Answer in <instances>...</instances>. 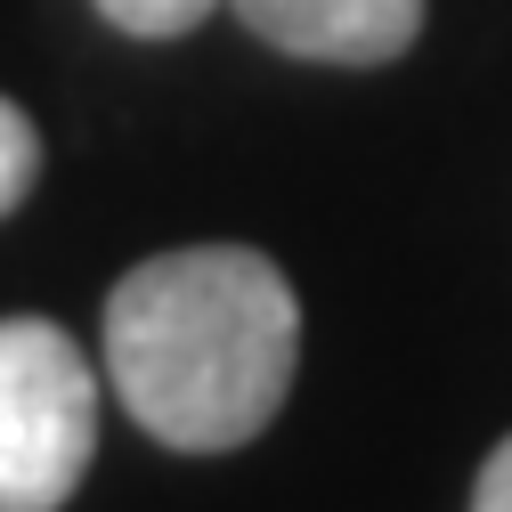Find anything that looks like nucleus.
Returning a JSON list of instances; mask_svg holds the SVG:
<instances>
[{
    "mask_svg": "<svg viewBox=\"0 0 512 512\" xmlns=\"http://www.w3.org/2000/svg\"><path fill=\"white\" fill-rule=\"evenodd\" d=\"M301 301L252 244L155 252L106 301V374L163 447L220 456L269 431L293 391Z\"/></svg>",
    "mask_w": 512,
    "mask_h": 512,
    "instance_id": "f257e3e1",
    "label": "nucleus"
},
{
    "mask_svg": "<svg viewBox=\"0 0 512 512\" xmlns=\"http://www.w3.org/2000/svg\"><path fill=\"white\" fill-rule=\"evenodd\" d=\"M98 447V374L49 317L0 326V512H57Z\"/></svg>",
    "mask_w": 512,
    "mask_h": 512,
    "instance_id": "f03ea898",
    "label": "nucleus"
},
{
    "mask_svg": "<svg viewBox=\"0 0 512 512\" xmlns=\"http://www.w3.org/2000/svg\"><path fill=\"white\" fill-rule=\"evenodd\" d=\"M228 9L285 57L317 66H391L423 33V0H228Z\"/></svg>",
    "mask_w": 512,
    "mask_h": 512,
    "instance_id": "7ed1b4c3",
    "label": "nucleus"
},
{
    "mask_svg": "<svg viewBox=\"0 0 512 512\" xmlns=\"http://www.w3.org/2000/svg\"><path fill=\"white\" fill-rule=\"evenodd\" d=\"M33 171H41V131L17 98H0V212H17L33 196Z\"/></svg>",
    "mask_w": 512,
    "mask_h": 512,
    "instance_id": "20e7f679",
    "label": "nucleus"
},
{
    "mask_svg": "<svg viewBox=\"0 0 512 512\" xmlns=\"http://www.w3.org/2000/svg\"><path fill=\"white\" fill-rule=\"evenodd\" d=\"M220 0H98V17L122 25V33H147V41H171L187 25H204Z\"/></svg>",
    "mask_w": 512,
    "mask_h": 512,
    "instance_id": "39448f33",
    "label": "nucleus"
},
{
    "mask_svg": "<svg viewBox=\"0 0 512 512\" xmlns=\"http://www.w3.org/2000/svg\"><path fill=\"white\" fill-rule=\"evenodd\" d=\"M472 512H512V439L488 456V472H480V488H472Z\"/></svg>",
    "mask_w": 512,
    "mask_h": 512,
    "instance_id": "423d86ee",
    "label": "nucleus"
}]
</instances>
